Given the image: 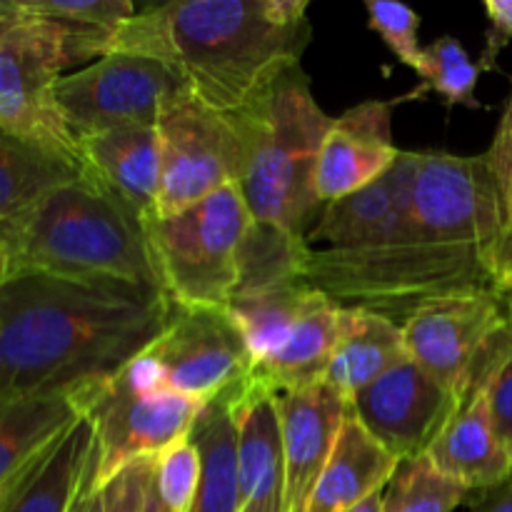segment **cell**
Segmentation results:
<instances>
[{
	"instance_id": "23",
	"label": "cell",
	"mask_w": 512,
	"mask_h": 512,
	"mask_svg": "<svg viewBox=\"0 0 512 512\" xmlns=\"http://www.w3.org/2000/svg\"><path fill=\"white\" fill-rule=\"evenodd\" d=\"M338 323L340 305L323 293L300 318L278 353L253 370L255 383L273 395L323 383L338 340Z\"/></svg>"
},
{
	"instance_id": "40",
	"label": "cell",
	"mask_w": 512,
	"mask_h": 512,
	"mask_svg": "<svg viewBox=\"0 0 512 512\" xmlns=\"http://www.w3.org/2000/svg\"><path fill=\"white\" fill-rule=\"evenodd\" d=\"M383 493H385V490H380V493H373L370 498H365L363 503L355 505V508L348 510V512H383Z\"/></svg>"
},
{
	"instance_id": "18",
	"label": "cell",
	"mask_w": 512,
	"mask_h": 512,
	"mask_svg": "<svg viewBox=\"0 0 512 512\" xmlns=\"http://www.w3.org/2000/svg\"><path fill=\"white\" fill-rule=\"evenodd\" d=\"M415 165L418 153L400 150V158L388 175L348 198L323 205V213L308 235L310 248L360 250L380 243L408 203Z\"/></svg>"
},
{
	"instance_id": "12",
	"label": "cell",
	"mask_w": 512,
	"mask_h": 512,
	"mask_svg": "<svg viewBox=\"0 0 512 512\" xmlns=\"http://www.w3.org/2000/svg\"><path fill=\"white\" fill-rule=\"evenodd\" d=\"M165 63L145 55L108 53L58 83V105L75 138L128 125H158L165 100L180 88Z\"/></svg>"
},
{
	"instance_id": "36",
	"label": "cell",
	"mask_w": 512,
	"mask_h": 512,
	"mask_svg": "<svg viewBox=\"0 0 512 512\" xmlns=\"http://www.w3.org/2000/svg\"><path fill=\"white\" fill-rule=\"evenodd\" d=\"M485 15H488V33H485V50L478 65L483 73L498 70V58L503 48L512 43V0H485Z\"/></svg>"
},
{
	"instance_id": "4",
	"label": "cell",
	"mask_w": 512,
	"mask_h": 512,
	"mask_svg": "<svg viewBox=\"0 0 512 512\" xmlns=\"http://www.w3.org/2000/svg\"><path fill=\"white\" fill-rule=\"evenodd\" d=\"M235 118L245 135L240 190L250 213L258 223L308 240L323 213L315 165L333 115L320 108L303 68H295Z\"/></svg>"
},
{
	"instance_id": "11",
	"label": "cell",
	"mask_w": 512,
	"mask_h": 512,
	"mask_svg": "<svg viewBox=\"0 0 512 512\" xmlns=\"http://www.w3.org/2000/svg\"><path fill=\"white\" fill-rule=\"evenodd\" d=\"M145 353L165 388L200 405L243 393L253 383L248 343L228 310L173 305L163 333Z\"/></svg>"
},
{
	"instance_id": "33",
	"label": "cell",
	"mask_w": 512,
	"mask_h": 512,
	"mask_svg": "<svg viewBox=\"0 0 512 512\" xmlns=\"http://www.w3.org/2000/svg\"><path fill=\"white\" fill-rule=\"evenodd\" d=\"M368 28L383 38L395 58L418 73L423 65V45H420V15L403 3H383L365 0Z\"/></svg>"
},
{
	"instance_id": "10",
	"label": "cell",
	"mask_w": 512,
	"mask_h": 512,
	"mask_svg": "<svg viewBox=\"0 0 512 512\" xmlns=\"http://www.w3.org/2000/svg\"><path fill=\"white\" fill-rule=\"evenodd\" d=\"M413 215L443 248L483 263L508 225L503 195L485 155H453L445 150L418 153Z\"/></svg>"
},
{
	"instance_id": "20",
	"label": "cell",
	"mask_w": 512,
	"mask_h": 512,
	"mask_svg": "<svg viewBox=\"0 0 512 512\" xmlns=\"http://www.w3.org/2000/svg\"><path fill=\"white\" fill-rule=\"evenodd\" d=\"M408 358L398 320L365 308H340L338 340L323 383L350 400Z\"/></svg>"
},
{
	"instance_id": "17",
	"label": "cell",
	"mask_w": 512,
	"mask_h": 512,
	"mask_svg": "<svg viewBox=\"0 0 512 512\" xmlns=\"http://www.w3.org/2000/svg\"><path fill=\"white\" fill-rule=\"evenodd\" d=\"M78 145L83 178L115 195L143 225L158 215L163 158L155 125L105 130L80 138Z\"/></svg>"
},
{
	"instance_id": "34",
	"label": "cell",
	"mask_w": 512,
	"mask_h": 512,
	"mask_svg": "<svg viewBox=\"0 0 512 512\" xmlns=\"http://www.w3.org/2000/svg\"><path fill=\"white\" fill-rule=\"evenodd\" d=\"M488 160L490 170L495 175V183H498L500 195H503L505 213L508 220L512 218V75H510V93L505 98L503 113H500L498 130L493 135V143H490L488 153H483Z\"/></svg>"
},
{
	"instance_id": "2",
	"label": "cell",
	"mask_w": 512,
	"mask_h": 512,
	"mask_svg": "<svg viewBox=\"0 0 512 512\" xmlns=\"http://www.w3.org/2000/svg\"><path fill=\"white\" fill-rule=\"evenodd\" d=\"M308 10V0L145 5L115 33L108 53L160 60L200 100L225 115H240L285 73L300 68L313 35Z\"/></svg>"
},
{
	"instance_id": "25",
	"label": "cell",
	"mask_w": 512,
	"mask_h": 512,
	"mask_svg": "<svg viewBox=\"0 0 512 512\" xmlns=\"http://www.w3.org/2000/svg\"><path fill=\"white\" fill-rule=\"evenodd\" d=\"M320 295L323 293L303 278L233 295L225 310L248 343L253 370L278 353Z\"/></svg>"
},
{
	"instance_id": "42",
	"label": "cell",
	"mask_w": 512,
	"mask_h": 512,
	"mask_svg": "<svg viewBox=\"0 0 512 512\" xmlns=\"http://www.w3.org/2000/svg\"><path fill=\"white\" fill-rule=\"evenodd\" d=\"M35 463H38V460H35ZM33 463V465H35ZM33 465H30V468H33ZM30 468L28 470H25V473H20L18 475V478H15L13 480V483H8V485H5V488L3 490H0V512H3V508H5V505H8V500L10 498H13V493H15V490H18V485L20 483H23V478H25V475H28L30 473Z\"/></svg>"
},
{
	"instance_id": "45",
	"label": "cell",
	"mask_w": 512,
	"mask_h": 512,
	"mask_svg": "<svg viewBox=\"0 0 512 512\" xmlns=\"http://www.w3.org/2000/svg\"><path fill=\"white\" fill-rule=\"evenodd\" d=\"M510 483H512V475H510Z\"/></svg>"
},
{
	"instance_id": "39",
	"label": "cell",
	"mask_w": 512,
	"mask_h": 512,
	"mask_svg": "<svg viewBox=\"0 0 512 512\" xmlns=\"http://www.w3.org/2000/svg\"><path fill=\"white\" fill-rule=\"evenodd\" d=\"M143 512H173L168 508V505L163 503V498H160L158 485H155V478H153V485H150V490H148V498H145Z\"/></svg>"
},
{
	"instance_id": "29",
	"label": "cell",
	"mask_w": 512,
	"mask_h": 512,
	"mask_svg": "<svg viewBox=\"0 0 512 512\" xmlns=\"http://www.w3.org/2000/svg\"><path fill=\"white\" fill-rule=\"evenodd\" d=\"M420 83L403 98L390 100L393 105L410 103V100H423L425 95L435 93L443 98L445 108H483L475 90H478L483 68L470 58L465 45L453 35H440L430 40L423 48V65L415 73Z\"/></svg>"
},
{
	"instance_id": "8",
	"label": "cell",
	"mask_w": 512,
	"mask_h": 512,
	"mask_svg": "<svg viewBox=\"0 0 512 512\" xmlns=\"http://www.w3.org/2000/svg\"><path fill=\"white\" fill-rule=\"evenodd\" d=\"M155 128L163 158L155 218H168L228 185H240L245 135L235 115L220 113L180 85L165 100Z\"/></svg>"
},
{
	"instance_id": "35",
	"label": "cell",
	"mask_w": 512,
	"mask_h": 512,
	"mask_svg": "<svg viewBox=\"0 0 512 512\" xmlns=\"http://www.w3.org/2000/svg\"><path fill=\"white\" fill-rule=\"evenodd\" d=\"M483 390L495 428H498L500 438L512 448V345L500 355L493 373L485 380Z\"/></svg>"
},
{
	"instance_id": "32",
	"label": "cell",
	"mask_w": 512,
	"mask_h": 512,
	"mask_svg": "<svg viewBox=\"0 0 512 512\" xmlns=\"http://www.w3.org/2000/svg\"><path fill=\"white\" fill-rule=\"evenodd\" d=\"M200 473H203V455L190 435L165 450L155 465V485L163 503L173 512H188L198 493Z\"/></svg>"
},
{
	"instance_id": "43",
	"label": "cell",
	"mask_w": 512,
	"mask_h": 512,
	"mask_svg": "<svg viewBox=\"0 0 512 512\" xmlns=\"http://www.w3.org/2000/svg\"><path fill=\"white\" fill-rule=\"evenodd\" d=\"M10 278V263H8V253H5V245L0 240V285Z\"/></svg>"
},
{
	"instance_id": "16",
	"label": "cell",
	"mask_w": 512,
	"mask_h": 512,
	"mask_svg": "<svg viewBox=\"0 0 512 512\" xmlns=\"http://www.w3.org/2000/svg\"><path fill=\"white\" fill-rule=\"evenodd\" d=\"M238 512H288L283 435L275 395L253 383L233 400Z\"/></svg>"
},
{
	"instance_id": "41",
	"label": "cell",
	"mask_w": 512,
	"mask_h": 512,
	"mask_svg": "<svg viewBox=\"0 0 512 512\" xmlns=\"http://www.w3.org/2000/svg\"><path fill=\"white\" fill-rule=\"evenodd\" d=\"M15 18V0H0V38Z\"/></svg>"
},
{
	"instance_id": "21",
	"label": "cell",
	"mask_w": 512,
	"mask_h": 512,
	"mask_svg": "<svg viewBox=\"0 0 512 512\" xmlns=\"http://www.w3.org/2000/svg\"><path fill=\"white\" fill-rule=\"evenodd\" d=\"M398 460L348 410L330 460L325 463L305 512H348L388 488Z\"/></svg>"
},
{
	"instance_id": "22",
	"label": "cell",
	"mask_w": 512,
	"mask_h": 512,
	"mask_svg": "<svg viewBox=\"0 0 512 512\" xmlns=\"http://www.w3.org/2000/svg\"><path fill=\"white\" fill-rule=\"evenodd\" d=\"M85 413L75 393L30 395L0 405V490L30 468Z\"/></svg>"
},
{
	"instance_id": "27",
	"label": "cell",
	"mask_w": 512,
	"mask_h": 512,
	"mask_svg": "<svg viewBox=\"0 0 512 512\" xmlns=\"http://www.w3.org/2000/svg\"><path fill=\"white\" fill-rule=\"evenodd\" d=\"M80 175L78 168L25 143L0 125V223Z\"/></svg>"
},
{
	"instance_id": "28",
	"label": "cell",
	"mask_w": 512,
	"mask_h": 512,
	"mask_svg": "<svg viewBox=\"0 0 512 512\" xmlns=\"http://www.w3.org/2000/svg\"><path fill=\"white\" fill-rule=\"evenodd\" d=\"M23 5L65 30L73 65L103 58L115 33L138 13L130 0H23Z\"/></svg>"
},
{
	"instance_id": "26",
	"label": "cell",
	"mask_w": 512,
	"mask_h": 512,
	"mask_svg": "<svg viewBox=\"0 0 512 512\" xmlns=\"http://www.w3.org/2000/svg\"><path fill=\"white\" fill-rule=\"evenodd\" d=\"M240 395V393H238ZM213 400L203 405L195 420L190 438L203 455V473H200L198 493L188 512H238V450H235V420L233 400Z\"/></svg>"
},
{
	"instance_id": "6",
	"label": "cell",
	"mask_w": 512,
	"mask_h": 512,
	"mask_svg": "<svg viewBox=\"0 0 512 512\" xmlns=\"http://www.w3.org/2000/svg\"><path fill=\"white\" fill-rule=\"evenodd\" d=\"M70 65L65 30L15 0V18L0 38V125L83 173L78 138L55 95Z\"/></svg>"
},
{
	"instance_id": "9",
	"label": "cell",
	"mask_w": 512,
	"mask_h": 512,
	"mask_svg": "<svg viewBox=\"0 0 512 512\" xmlns=\"http://www.w3.org/2000/svg\"><path fill=\"white\" fill-rule=\"evenodd\" d=\"M203 405L173 390H145L120 370L85 398L93 423V453L83 488H100L143 458H160L188 438Z\"/></svg>"
},
{
	"instance_id": "38",
	"label": "cell",
	"mask_w": 512,
	"mask_h": 512,
	"mask_svg": "<svg viewBox=\"0 0 512 512\" xmlns=\"http://www.w3.org/2000/svg\"><path fill=\"white\" fill-rule=\"evenodd\" d=\"M470 512H512V483L480 493L478 500H473Z\"/></svg>"
},
{
	"instance_id": "44",
	"label": "cell",
	"mask_w": 512,
	"mask_h": 512,
	"mask_svg": "<svg viewBox=\"0 0 512 512\" xmlns=\"http://www.w3.org/2000/svg\"><path fill=\"white\" fill-rule=\"evenodd\" d=\"M510 318H512V305H510Z\"/></svg>"
},
{
	"instance_id": "14",
	"label": "cell",
	"mask_w": 512,
	"mask_h": 512,
	"mask_svg": "<svg viewBox=\"0 0 512 512\" xmlns=\"http://www.w3.org/2000/svg\"><path fill=\"white\" fill-rule=\"evenodd\" d=\"M390 100H365L333 118L315 165V195L323 205L343 200L388 175L400 148L393 140Z\"/></svg>"
},
{
	"instance_id": "31",
	"label": "cell",
	"mask_w": 512,
	"mask_h": 512,
	"mask_svg": "<svg viewBox=\"0 0 512 512\" xmlns=\"http://www.w3.org/2000/svg\"><path fill=\"white\" fill-rule=\"evenodd\" d=\"M158 458L130 463L100 488H80L70 512H143Z\"/></svg>"
},
{
	"instance_id": "19",
	"label": "cell",
	"mask_w": 512,
	"mask_h": 512,
	"mask_svg": "<svg viewBox=\"0 0 512 512\" xmlns=\"http://www.w3.org/2000/svg\"><path fill=\"white\" fill-rule=\"evenodd\" d=\"M425 458L473 495L510 483L512 448L495 428L483 388L460 405Z\"/></svg>"
},
{
	"instance_id": "3",
	"label": "cell",
	"mask_w": 512,
	"mask_h": 512,
	"mask_svg": "<svg viewBox=\"0 0 512 512\" xmlns=\"http://www.w3.org/2000/svg\"><path fill=\"white\" fill-rule=\"evenodd\" d=\"M0 240L10 275L40 273L163 293L145 225L115 195L83 175L3 220Z\"/></svg>"
},
{
	"instance_id": "24",
	"label": "cell",
	"mask_w": 512,
	"mask_h": 512,
	"mask_svg": "<svg viewBox=\"0 0 512 512\" xmlns=\"http://www.w3.org/2000/svg\"><path fill=\"white\" fill-rule=\"evenodd\" d=\"M93 453V423L88 415L65 430L30 468L3 512H70Z\"/></svg>"
},
{
	"instance_id": "1",
	"label": "cell",
	"mask_w": 512,
	"mask_h": 512,
	"mask_svg": "<svg viewBox=\"0 0 512 512\" xmlns=\"http://www.w3.org/2000/svg\"><path fill=\"white\" fill-rule=\"evenodd\" d=\"M160 290L20 273L0 285V405L30 395H88L163 333Z\"/></svg>"
},
{
	"instance_id": "13",
	"label": "cell",
	"mask_w": 512,
	"mask_h": 512,
	"mask_svg": "<svg viewBox=\"0 0 512 512\" xmlns=\"http://www.w3.org/2000/svg\"><path fill=\"white\" fill-rule=\"evenodd\" d=\"M348 403L360 425L398 463L428 455L430 445L463 405L410 358Z\"/></svg>"
},
{
	"instance_id": "37",
	"label": "cell",
	"mask_w": 512,
	"mask_h": 512,
	"mask_svg": "<svg viewBox=\"0 0 512 512\" xmlns=\"http://www.w3.org/2000/svg\"><path fill=\"white\" fill-rule=\"evenodd\" d=\"M485 268H488L495 293L505 298V303L512 305V218L505 225L498 243L485 255Z\"/></svg>"
},
{
	"instance_id": "30",
	"label": "cell",
	"mask_w": 512,
	"mask_h": 512,
	"mask_svg": "<svg viewBox=\"0 0 512 512\" xmlns=\"http://www.w3.org/2000/svg\"><path fill=\"white\" fill-rule=\"evenodd\" d=\"M470 495L423 455L395 468L383 493V512H453Z\"/></svg>"
},
{
	"instance_id": "15",
	"label": "cell",
	"mask_w": 512,
	"mask_h": 512,
	"mask_svg": "<svg viewBox=\"0 0 512 512\" xmlns=\"http://www.w3.org/2000/svg\"><path fill=\"white\" fill-rule=\"evenodd\" d=\"M283 435L288 512H305L310 493L330 460L348 418V398L328 383L275 395Z\"/></svg>"
},
{
	"instance_id": "7",
	"label": "cell",
	"mask_w": 512,
	"mask_h": 512,
	"mask_svg": "<svg viewBox=\"0 0 512 512\" xmlns=\"http://www.w3.org/2000/svg\"><path fill=\"white\" fill-rule=\"evenodd\" d=\"M403 335L410 360L465 403L512 345L510 305L495 290L450 295L410 315Z\"/></svg>"
},
{
	"instance_id": "5",
	"label": "cell",
	"mask_w": 512,
	"mask_h": 512,
	"mask_svg": "<svg viewBox=\"0 0 512 512\" xmlns=\"http://www.w3.org/2000/svg\"><path fill=\"white\" fill-rule=\"evenodd\" d=\"M240 185H228L200 203L145 223L160 285L180 308H220L240 283V250L253 228Z\"/></svg>"
}]
</instances>
